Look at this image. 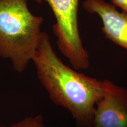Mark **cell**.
Returning a JSON list of instances; mask_svg holds the SVG:
<instances>
[{
    "label": "cell",
    "instance_id": "6da1fadb",
    "mask_svg": "<svg viewBox=\"0 0 127 127\" xmlns=\"http://www.w3.org/2000/svg\"><path fill=\"white\" fill-rule=\"evenodd\" d=\"M32 61L51 101L71 114L76 127H91L95 106L104 95L107 79L90 77L65 64L55 54L45 32L41 33Z\"/></svg>",
    "mask_w": 127,
    "mask_h": 127
},
{
    "label": "cell",
    "instance_id": "7a4b0ae2",
    "mask_svg": "<svg viewBox=\"0 0 127 127\" xmlns=\"http://www.w3.org/2000/svg\"><path fill=\"white\" fill-rule=\"evenodd\" d=\"M27 0H0V57L22 73L38 47L44 18L33 14Z\"/></svg>",
    "mask_w": 127,
    "mask_h": 127
},
{
    "label": "cell",
    "instance_id": "3957f363",
    "mask_svg": "<svg viewBox=\"0 0 127 127\" xmlns=\"http://www.w3.org/2000/svg\"><path fill=\"white\" fill-rule=\"evenodd\" d=\"M49 5L55 18L52 30L60 51L75 70L90 66L89 55L84 47L78 25L79 0H35Z\"/></svg>",
    "mask_w": 127,
    "mask_h": 127
},
{
    "label": "cell",
    "instance_id": "277c9868",
    "mask_svg": "<svg viewBox=\"0 0 127 127\" xmlns=\"http://www.w3.org/2000/svg\"><path fill=\"white\" fill-rule=\"evenodd\" d=\"M91 127H127V90L107 80L95 106Z\"/></svg>",
    "mask_w": 127,
    "mask_h": 127
},
{
    "label": "cell",
    "instance_id": "5b68a950",
    "mask_svg": "<svg viewBox=\"0 0 127 127\" xmlns=\"http://www.w3.org/2000/svg\"><path fill=\"white\" fill-rule=\"evenodd\" d=\"M82 7L87 12L101 18L102 31L107 39L127 51V14L119 12L104 0H84Z\"/></svg>",
    "mask_w": 127,
    "mask_h": 127
},
{
    "label": "cell",
    "instance_id": "8992f818",
    "mask_svg": "<svg viewBox=\"0 0 127 127\" xmlns=\"http://www.w3.org/2000/svg\"><path fill=\"white\" fill-rule=\"evenodd\" d=\"M8 127H55L46 126L42 115L27 117Z\"/></svg>",
    "mask_w": 127,
    "mask_h": 127
},
{
    "label": "cell",
    "instance_id": "52a82bcc",
    "mask_svg": "<svg viewBox=\"0 0 127 127\" xmlns=\"http://www.w3.org/2000/svg\"><path fill=\"white\" fill-rule=\"evenodd\" d=\"M111 1L115 7L120 8L127 14V0H111Z\"/></svg>",
    "mask_w": 127,
    "mask_h": 127
},
{
    "label": "cell",
    "instance_id": "ba28073f",
    "mask_svg": "<svg viewBox=\"0 0 127 127\" xmlns=\"http://www.w3.org/2000/svg\"><path fill=\"white\" fill-rule=\"evenodd\" d=\"M0 127H6L3 126V125H0Z\"/></svg>",
    "mask_w": 127,
    "mask_h": 127
}]
</instances>
